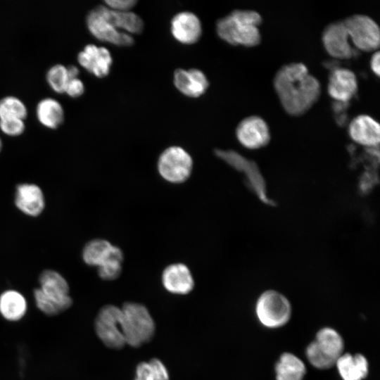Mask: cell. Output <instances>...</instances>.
Returning a JSON list of instances; mask_svg holds the SVG:
<instances>
[{
    "label": "cell",
    "mask_w": 380,
    "mask_h": 380,
    "mask_svg": "<svg viewBox=\"0 0 380 380\" xmlns=\"http://www.w3.org/2000/svg\"><path fill=\"white\" fill-rule=\"evenodd\" d=\"M273 84L283 108L293 115L308 110L317 101L321 91L319 80L301 62L283 65L276 72Z\"/></svg>",
    "instance_id": "6da1fadb"
},
{
    "label": "cell",
    "mask_w": 380,
    "mask_h": 380,
    "mask_svg": "<svg viewBox=\"0 0 380 380\" xmlns=\"http://www.w3.org/2000/svg\"><path fill=\"white\" fill-rule=\"evenodd\" d=\"M262 20L256 11L237 9L217 20L216 31L222 39L230 44L252 46L261 40L258 26Z\"/></svg>",
    "instance_id": "7a4b0ae2"
},
{
    "label": "cell",
    "mask_w": 380,
    "mask_h": 380,
    "mask_svg": "<svg viewBox=\"0 0 380 380\" xmlns=\"http://www.w3.org/2000/svg\"><path fill=\"white\" fill-rule=\"evenodd\" d=\"M125 343L137 348L148 342L155 333V323L148 309L140 303L127 302L121 308Z\"/></svg>",
    "instance_id": "3957f363"
},
{
    "label": "cell",
    "mask_w": 380,
    "mask_h": 380,
    "mask_svg": "<svg viewBox=\"0 0 380 380\" xmlns=\"http://www.w3.org/2000/svg\"><path fill=\"white\" fill-rule=\"evenodd\" d=\"M255 312L262 325L268 328H278L285 325L290 319L291 306L283 294L269 290L258 298Z\"/></svg>",
    "instance_id": "277c9868"
},
{
    "label": "cell",
    "mask_w": 380,
    "mask_h": 380,
    "mask_svg": "<svg viewBox=\"0 0 380 380\" xmlns=\"http://www.w3.org/2000/svg\"><path fill=\"white\" fill-rule=\"evenodd\" d=\"M94 330L101 341L109 348L120 349L126 344L122 310L114 305H106L99 310L94 320Z\"/></svg>",
    "instance_id": "5b68a950"
},
{
    "label": "cell",
    "mask_w": 380,
    "mask_h": 380,
    "mask_svg": "<svg viewBox=\"0 0 380 380\" xmlns=\"http://www.w3.org/2000/svg\"><path fill=\"white\" fill-rule=\"evenodd\" d=\"M343 20L349 37L357 49L368 51L379 47V27L370 16L354 14Z\"/></svg>",
    "instance_id": "8992f818"
},
{
    "label": "cell",
    "mask_w": 380,
    "mask_h": 380,
    "mask_svg": "<svg viewBox=\"0 0 380 380\" xmlns=\"http://www.w3.org/2000/svg\"><path fill=\"white\" fill-rule=\"evenodd\" d=\"M191 156L182 147L170 146L160 156L158 170L161 177L172 183L186 180L192 170Z\"/></svg>",
    "instance_id": "52a82bcc"
},
{
    "label": "cell",
    "mask_w": 380,
    "mask_h": 380,
    "mask_svg": "<svg viewBox=\"0 0 380 380\" xmlns=\"http://www.w3.org/2000/svg\"><path fill=\"white\" fill-rule=\"evenodd\" d=\"M215 154L232 167L244 174L251 189L262 201L267 204L272 203L267 194L263 177L255 162L233 150L217 149Z\"/></svg>",
    "instance_id": "ba28073f"
},
{
    "label": "cell",
    "mask_w": 380,
    "mask_h": 380,
    "mask_svg": "<svg viewBox=\"0 0 380 380\" xmlns=\"http://www.w3.org/2000/svg\"><path fill=\"white\" fill-rule=\"evenodd\" d=\"M13 203L24 215L37 218L41 216L46 205L42 188L34 182H20L15 185Z\"/></svg>",
    "instance_id": "9c48e42d"
},
{
    "label": "cell",
    "mask_w": 380,
    "mask_h": 380,
    "mask_svg": "<svg viewBox=\"0 0 380 380\" xmlns=\"http://www.w3.org/2000/svg\"><path fill=\"white\" fill-rule=\"evenodd\" d=\"M86 24L89 32L100 41L120 46H129L134 44L133 37L116 29L103 15L99 6L88 13Z\"/></svg>",
    "instance_id": "30bf717a"
},
{
    "label": "cell",
    "mask_w": 380,
    "mask_h": 380,
    "mask_svg": "<svg viewBox=\"0 0 380 380\" xmlns=\"http://www.w3.org/2000/svg\"><path fill=\"white\" fill-rule=\"evenodd\" d=\"M322 40L326 51L333 57L350 58L357 53L349 42L343 20L328 24L323 30Z\"/></svg>",
    "instance_id": "8fae6325"
},
{
    "label": "cell",
    "mask_w": 380,
    "mask_h": 380,
    "mask_svg": "<svg viewBox=\"0 0 380 380\" xmlns=\"http://www.w3.org/2000/svg\"><path fill=\"white\" fill-rule=\"evenodd\" d=\"M236 135L239 141L245 147L255 149L267 144L270 132L267 123L258 115H250L238 124Z\"/></svg>",
    "instance_id": "7c38bea8"
},
{
    "label": "cell",
    "mask_w": 380,
    "mask_h": 380,
    "mask_svg": "<svg viewBox=\"0 0 380 380\" xmlns=\"http://www.w3.org/2000/svg\"><path fill=\"white\" fill-rule=\"evenodd\" d=\"M39 289L47 297L71 307V297L68 281L58 271L53 269L43 270L38 277Z\"/></svg>",
    "instance_id": "4fadbf2b"
},
{
    "label": "cell",
    "mask_w": 380,
    "mask_h": 380,
    "mask_svg": "<svg viewBox=\"0 0 380 380\" xmlns=\"http://www.w3.org/2000/svg\"><path fill=\"white\" fill-rule=\"evenodd\" d=\"M77 59L81 67L99 78L109 74L113 63L108 49L92 44H87L79 52Z\"/></svg>",
    "instance_id": "5bb4252c"
},
{
    "label": "cell",
    "mask_w": 380,
    "mask_h": 380,
    "mask_svg": "<svg viewBox=\"0 0 380 380\" xmlns=\"http://www.w3.org/2000/svg\"><path fill=\"white\" fill-rule=\"evenodd\" d=\"M357 90V79L349 68L336 66L331 69L327 91L335 101L348 102Z\"/></svg>",
    "instance_id": "9a60e30c"
},
{
    "label": "cell",
    "mask_w": 380,
    "mask_h": 380,
    "mask_svg": "<svg viewBox=\"0 0 380 380\" xmlns=\"http://www.w3.org/2000/svg\"><path fill=\"white\" fill-rule=\"evenodd\" d=\"M348 134L354 141L366 148L379 146V125L369 115L360 114L353 118L348 125Z\"/></svg>",
    "instance_id": "2e32d148"
},
{
    "label": "cell",
    "mask_w": 380,
    "mask_h": 380,
    "mask_svg": "<svg viewBox=\"0 0 380 380\" xmlns=\"http://www.w3.org/2000/svg\"><path fill=\"white\" fill-rule=\"evenodd\" d=\"M171 32L174 38L180 43L192 44L196 43L201 35V23L194 13L182 11L172 18Z\"/></svg>",
    "instance_id": "e0dca14e"
},
{
    "label": "cell",
    "mask_w": 380,
    "mask_h": 380,
    "mask_svg": "<svg viewBox=\"0 0 380 380\" xmlns=\"http://www.w3.org/2000/svg\"><path fill=\"white\" fill-rule=\"evenodd\" d=\"M161 280L164 288L174 294L189 293L194 287V280L189 269L182 263L168 265L163 272Z\"/></svg>",
    "instance_id": "ac0fdd59"
},
{
    "label": "cell",
    "mask_w": 380,
    "mask_h": 380,
    "mask_svg": "<svg viewBox=\"0 0 380 380\" xmlns=\"http://www.w3.org/2000/svg\"><path fill=\"white\" fill-rule=\"evenodd\" d=\"M174 84L180 92L189 97L201 96L209 85L205 74L196 68L177 69L174 72Z\"/></svg>",
    "instance_id": "d6986e66"
},
{
    "label": "cell",
    "mask_w": 380,
    "mask_h": 380,
    "mask_svg": "<svg viewBox=\"0 0 380 380\" xmlns=\"http://www.w3.org/2000/svg\"><path fill=\"white\" fill-rule=\"evenodd\" d=\"M28 303L20 291L8 289L0 293V315L11 322H19L27 315Z\"/></svg>",
    "instance_id": "ffe728a7"
},
{
    "label": "cell",
    "mask_w": 380,
    "mask_h": 380,
    "mask_svg": "<svg viewBox=\"0 0 380 380\" xmlns=\"http://www.w3.org/2000/svg\"><path fill=\"white\" fill-rule=\"evenodd\" d=\"M341 377L343 380H362L369 372V363L362 354H342L336 365Z\"/></svg>",
    "instance_id": "44dd1931"
},
{
    "label": "cell",
    "mask_w": 380,
    "mask_h": 380,
    "mask_svg": "<svg viewBox=\"0 0 380 380\" xmlns=\"http://www.w3.org/2000/svg\"><path fill=\"white\" fill-rule=\"evenodd\" d=\"M120 248L103 239H94L85 243L81 255L88 266L98 267L110 259Z\"/></svg>",
    "instance_id": "7402d4cb"
},
{
    "label": "cell",
    "mask_w": 380,
    "mask_h": 380,
    "mask_svg": "<svg viewBox=\"0 0 380 380\" xmlns=\"http://www.w3.org/2000/svg\"><path fill=\"white\" fill-rule=\"evenodd\" d=\"M39 122L46 128L56 129L64 122L65 111L61 103L53 98H44L36 106Z\"/></svg>",
    "instance_id": "603a6c76"
},
{
    "label": "cell",
    "mask_w": 380,
    "mask_h": 380,
    "mask_svg": "<svg viewBox=\"0 0 380 380\" xmlns=\"http://www.w3.org/2000/svg\"><path fill=\"white\" fill-rule=\"evenodd\" d=\"M106 18L118 30L127 34H139L144 29L141 18L131 11H118L104 5L99 6Z\"/></svg>",
    "instance_id": "cb8c5ba5"
},
{
    "label": "cell",
    "mask_w": 380,
    "mask_h": 380,
    "mask_svg": "<svg viewBox=\"0 0 380 380\" xmlns=\"http://www.w3.org/2000/svg\"><path fill=\"white\" fill-rule=\"evenodd\" d=\"M318 350L326 357L336 362L342 355L344 344L341 335L334 329L324 327L316 334L313 341Z\"/></svg>",
    "instance_id": "d4e9b609"
},
{
    "label": "cell",
    "mask_w": 380,
    "mask_h": 380,
    "mask_svg": "<svg viewBox=\"0 0 380 380\" xmlns=\"http://www.w3.org/2000/svg\"><path fill=\"white\" fill-rule=\"evenodd\" d=\"M276 380H303L306 367L303 362L290 353H283L275 365Z\"/></svg>",
    "instance_id": "484cf974"
},
{
    "label": "cell",
    "mask_w": 380,
    "mask_h": 380,
    "mask_svg": "<svg viewBox=\"0 0 380 380\" xmlns=\"http://www.w3.org/2000/svg\"><path fill=\"white\" fill-rule=\"evenodd\" d=\"M170 376L161 360L153 358L149 362L139 363L135 370L134 380H169Z\"/></svg>",
    "instance_id": "4316f807"
},
{
    "label": "cell",
    "mask_w": 380,
    "mask_h": 380,
    "mask_svg": "<svg viewBox=\"0 0 380 380\" xmlns=\"http://www.w3.org/2000/svg\"><path fill=\"white\" fill-rule=\"evenodd\" d=\"M27 113V106L19 98L6 96L0 99V120L18 118L25 120Z\"/></svg>",
    "instance_id": "83f0119b"
},
{
    "label": "cell",
    "mask_w": 380,
    "mask_h": 380,
    "mask_svg": "<svg viewBox=\"0 0 380 380\" xmlns=\"http://www.w3.org/2000/svg\"><path fill=\"white\" fill-rule=\"evenodd\" d=\"M33 299L37 309L46 316H56L70 308L47 297L38 287L33 290Z\"/></svg>",
    "instance_id": "f1b7e54d"
},
{
    "label": "cell",
    "mask_w": 380,
    "mask_h": 380,
    "mask_svg": "<svg viewBox=\"0 0 380 380\" xmlns=\"http://www.w3.org/2000/svg\"><path fill=\"white\" fill-rule=\"evenodd\" d=\"M46 80L54 92L63 94L70 80L67 67L59 63L51 66L46 72Z\"/></svg>",
    "instance_id": "f546056e"
},
{
    "label": "cell",
    "mask_w": 380,
    "mask_h": 380,
    "mask_svg": "<svg viewBox=\"0 0 380 380\" xmlns=\"http://www.w3.org/2000/svg\"><path fill=\"white\" fill-rule=\"evenodd\" d=\"M123 254L119 249L110 259L97 267L99 277L106 281L117 279L122 271Z\"/></svg>",
    "instance_id": "4dcf8cb0"
},
{
    "label": "cell",
    "mask_w": 380,
    "mask_h": 380,
    "mask_svg": "<svg viewBox=\"0 0 380 380\" xmlns=\"http://www.w3.org/2000/svg\"><path fill=\"white\" fill-rule=\"evenodd\" d=\"M306 356L310 364L317 369H329L336 365L335 362L324 356L318 350L314 341L307 347Z\"/></svg>",
    "instance_id": "1f68e13d"
},
{
    "label": "cell",
    "mask_w": 380,
    "mask_h": 380,
    "mask_svg": "<svg viewBox=\"0 0 380 380\" xmlns=\"http://www.w3.org/2000/svg\"><path fill=\"white\" fill-rule=\"evenodd\" d=\"M0 130L9 137L20 136L25 130V120L18 118L0 120Z\"/></svg>",
    "instance_id": "d6a6232c"
},
{
    "label": "cell",
    "mask_w": 380,
    "mask_h": 380,
    "mask_svg": "<svg viewBox=\"0 0 380 380\" xmlns=\"http://www.w3.org/2000/svg\"><path fill=\"white\" fill-rule=\"evenodd\" d=\"M84 92V83L77 77L68 81L64 93L71 98H77L81 96Z\"/></svg>",
    "instance_id": "836d02e7"
},
{
    "label": "cell",
    "mask_w": 380,
    "mask_h": 380,
    "mask_svg": "<svg viewBox=\"0 0 380 380\" xmlns=\"http://www.w3.org/2000/svg\"><path fill=\"white\" fill-rule=\"evenodd\" d=\"M105 6L108 8L118 11H129L135 4V0H107L105 1Z\"/></svg>",
    "instance_id": "e575fe53"
},
{
    "label": "cell",
    "mask_w": 380,
    "mask_h": 380,
    "mask_svg": "<svg viewBox=\"0 0 380 380\" xmlns=\"http://www.w3.org/2000/svg\"><path fill=\"white\" fill-rule=\"evenodd\" d=\"M379 51H375L370 59V67L372 71L376 75H379Z\"/></svg>",
    "instance_id": "d590c367"
},
{
    "label": "cell",
    "mask_w": 380,
    "mask_h": 380,
    "mask_svg": "<svg viewBox=\"0 0 380 380\" xmlns=\"http://www.w3.org/2000/svg\"><path fill=\"white\" fill-rule=\"evenodd\" d=\"M67 71H68V75L70 80L78 77L80 71H79L78 68L76 67L75 65H72L68 66Z\"/></svg>",
    "instance_id": "8d00e7d4"
},
{
    "label": "cell",
    "mask_w": 380,
    "mask_h": 380,
    "mask_svg": "<svg viewBox=\"0 0 380 380\" xmlns=\"http://www.w3.org/2000/svg\"><path fill=\"white\" fill-rule=\"evenodd\" d=\"M2 148H3V143L0 138V153L1 152Z\"/></svg>",
    "instance_id": "74e56055"
}]
</instances>
